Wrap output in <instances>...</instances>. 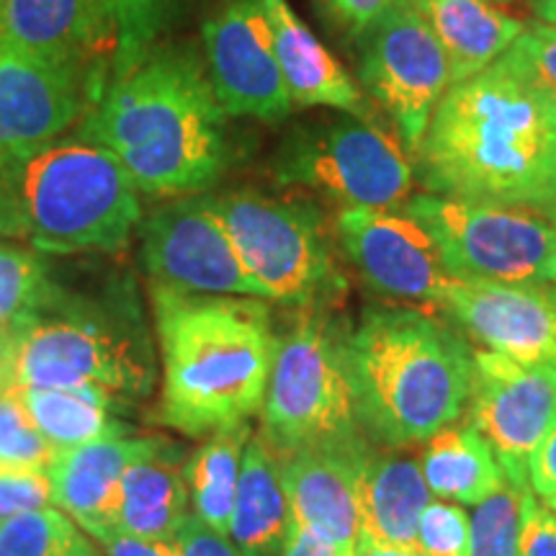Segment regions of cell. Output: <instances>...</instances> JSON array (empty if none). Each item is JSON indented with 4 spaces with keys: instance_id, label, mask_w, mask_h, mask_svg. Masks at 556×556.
Returning <instances> with one entry per match:
<instances>
[{
    "instance_id": "cell-1",
    "label": "cell",
    "mask_w": 556,
    "mask_h": 556,
    "mask_svg": "<svg viewBox=\"0 0 556 556\" xmlns=\"http://www.w3.org/2000/svg\"><path fill=\"white\" fill-rule=\"evenodd\" d=\"M227 119L197 47L155 45L103 86L75 137L106 150L139 193L178 199L225 176Z\"/></svg>"
},
{
    "instance_id": "cell-2",
    "label": "cell",
    "mask_w": 556,
    "mask_h": 556,
    "mask_svg": "<svg viewBox=\"0 0 556 556\" xmlns=\"http://www.w3.org/2000/svg\"><path fill=\"white\" fill-rule=\"evenodd\" d=\"M415 180L428 193L556 208V101L492 62L438 103L415 150Z\"/></svg>"
},
{
    "instance_id": "cell-3",
    "label": "cell",
    "mask_w": 556,
    "mask_h": 556,
    "mask_svg": "<svg viewBox=\"0 0 556 556\" xmlns=\"http://www.w3.org/2000/svg\"><path fill=\"white\" fill-rule=\"evenodd\" d=\"M11 336V392L90 389L135 407L155 392V340L127 268L75 276L54 263L50 287Z\"/></svg>"
},
{
    "instance_id": "cell-4",
    "label": "cell",
    "mask_w": 556,
    "mask_h": 556,
    "mask_svg": "<svg viewBox=\"0 0 556 556\" xmlns=\"http://www.w3.org/2000/svg\"><path fill=\"white\" fill-rule=\"evenodd\" d=\"M163 389L152 420L206 438L261 413L276 332L266 299L150 287Z\"/></svg>"
},
{
    "instance_id": "cell-5",
    "label": "cell",
    "mask_w": 556,
    "mask_h": 556,
    "mask_svg": "<svg viewBox=\"0 0 556 556\" xmlns=\"http://www.w3.org/2000/svg\"><path fill=\"white\" fill-rule=\"evenodd\" d=\"M343 353L358 422L381 448L426 443L469 409L475 351L426 312L366 307Z\"/></svg>"
},
{
    "instance_id": "cell-6",
    "label": "cell",
    "mask_w": 556,
    "mask_h": 556,
    "mask_svg": "<svg viewBox=\"0 0 556 556\" xmlns=\"http://www.w3.org/2000/svg\"><path fill=\"white\" fill-rule=\"evenodd\" d=\"M142 222L127 170L80 137L0 157V238L45 255H111Z\"/></svg>"
},
{
    "instance_id": "cell-7",
    "label": "cell",
    "mask_w": 556,
    "mask_h": 556,
    "mask_svg": "<svg viewBox=\"0 0 556 556\" xmlns=\"http://www.w3.org/2000/svg\"><path fill=\"white\" fill-rule=\"evenodd\" d=\"M345 330L325 307H302L278 336L261 407V438L278 456L302 448H366L348 379Z\"/></svg>"
},
{
    "instance_id": "cell-8",
    "label": "cell",
    "mask_w": 556,
    "mask_h": 556,
    "mask_svg": "<svg viewBox=\"0 0 556 556\" xmlns=\"http://www.w3.org/2000/svg\"><path fill=\"white\" fill-rule=\"evenodd\" d=\"M238 250L242 266L270 302L328 307L345 294L323 212L307 199H278L261 191L208 197Z\"/></svg>"
},
{
    "instance_id": "cell-9",
    "label": "cell",
    "mask_w": 556,
    "mask_h": 556,
    "mask_svg": "<svg viewBox=\"0 0 556 556\" xmlns=\"http://www.w3.org/2000/svg\"><path fill=\"white\" fill-rule=\"evenodd\" d=\"M276 184L317 191L343 208H394L413 197L407 150L374 119L325 116L299 124L270 160Z\"/></svg>"
},
{
    "instance_id": "cell-10",
    "label": "cell",
    "mask_w": 556,
    "mask_h": 556,
    "mask_svg": "<svg viewBox=\"0 0 556 556\" xmlns=\"http://www.w3.org/2000/svg\"><path fill=\"white\" fill-rule=\"evenodd\" d=\"M402 212L428 229L454 278L556 283V232L544 214L428 191L413 193Z\"/></svg>"
},
{
    "instance_id": "cell-11",
    "label": "cell",
    "mask_w": 556,
    "mask_h": 556,
    "mask_svg": "<svg viewBox=\"0 0 556 556\" xmlns=\"http://www.w3.org/2000/svg\"><path fill=\"white\" fill-rule=\"evenodd\" d=\"M356 45L361 86L384 106L400 144L415 155L451 88V67L435 34L409 0H400Z\"/></svg>"
},
{
    "instance_id": "cell-12",
    "label": "cell",
    "mask_w": 556,
    "mask_h": 556,
    "mask_svg": "<svg viewBox=\"0 0 556 556\" xmlns=\"http://www.w3.org/2000/svg\"><path fill=\"white\" fill-rule=\"evenodd\" d=\"M139 263L150 287L184 294L266 299L229 240L208 193L170 199L142 214Z\"/></svg>"
},
{
    "instance_id": "cell-13",
    "label": "cell",
    "mask_w": 556,
    "mask_h": 556,
    "mask_svg": "<svg viewBox=\"0 0 556 556\" xmlns=\"http://www.w3.org/2000/svg\"><path fill=\"white\" fill-rule=\"evenodd\" d=\"M204 62L227 116L283 122L294 114L263 0H225L201 26Z\"/></svg>"
},
{
    "instance_id": "cell-14",
    "label": "cell",
    "mask_w": 556,
    "mask_h": 556,
    "mask_svg": "<svg viewBox=\"0 0 556 556\" xmlns=\"http://www.w3.org/2000/svg\"><path fill=\"white\" fill-rule=\"evenodd\" d=\"M469 420L492 443L507 479L528 484V456L556 428V366L475 351Z\"/></svg>"
},
{
    "instance_id": "cell-15",
    "label": "cell",
    "mask_w": 556,
    "mask_h": 556,
    "mask_svg": "<svg viewBox=\"0 0 556 556\" xmlns=\"http://www.w3.org/2000/svg\"><path fill=\"white\" fill-rule=\"evenodd\" d=\"M336 235L366 287L387 299L438 304L454 281L428 229L402 208H340Z\"/></svg>"
},
{
    "instance_id": "cell-16",
    "label": "cell",
    "mask_w": 556,
    "mask_h": 556,
    "mask_svg": "<svg viewBox=\"0 0 556 556\" xmlns=\"http://www.w3.org/2000/svg\"><path fill=\"white\" fill-rule=\"evenodd\" d=\"M438 304L484 351L520 364H556V283L454 278Z\"/></svg>"
},
{
    "instance_id": "cell-17",
    "label": "cell",
    "mask_w": 556,
    "mask_h": 556,
    "mask_svg": "<svg viewBox=\"0 0 556 556\" xmlns=\"http://www.w3.org/2000/svg\"><path fill=\"white\" fill-rule=\"evenodd\" d=\"M0 41L45 65L83 75L96 99L109 80L114 29L106 0H5Z\"/></svg>"
},
{
    "instance_id": "cell-18",
    "label": "cell",
    "mask_w": 556,
    "mask_h": 556,
    "mask_svg": "<svg viewBox=\"0 0 556 556\" xmlns=\"http://www.w3.org/2000/svg\"><path fill=\"white\" fill-rule=\"evenodd\" d=\"M93 103L96 90L83 75L45 65L0 41V157L54 142Z\"/></svg>"
},
{
    "instance_id": "cell-19",
    "label": "cell",
    "mask_w": 556,
    "mask_h": 556,
    "mask_svg": "<svg viewBox=\"0 0 556 556\" xmlns=\"http://www.w3.org/2000/svg\"><path fill=\"white\" fill-rule=\"evenodd\" d=\"M371 448L374 443L358 451L302 448L278 456L294 523L348 556L361 541V475Z\"/></svg>"
},
{
    "instance_id": "cell-20",
    "label": "cell",
    "mask_w": 556,
    "mask_h": 556,
    "mask_svg": "<svg viewBox=\"0 0 556 556\" xmlns=\"http://www.w3.org/2000/svg\"><path fill=\"white\" fill-rule=\"evenodd\" d=\"M152 435H119L54 456L50 477L52 505L78 523L90 539L116 533V505L124 475L150 446Z\"/></svg>"
},
{
    "instance_id": "cell-21",
    "label": "cell",
    "mask_w": 556,
    "mask_h": 556,
    "mask_svg": "<svg viewBox=\"0 0 556 556\" xmlns=\"http://www.w3.org/2000/svg\"><path fill=\"white\" fill-rule=\"evenodd\" d=\"M189 451L168 435H152L148 451L127 469L116 505V533L173 544L191 513L186 484Z\"/></svg>"
},
{
    "instance_id": "cell-22",
    "label": "cell",
    "mask_w": 556,
    "mask_h": 556,
    "mask_svg": "<svg viewBox=\"0 0 556 556\" xmlns=\"http://www.w3.org/2000/svg\"><path fill=\"white\" fill-rule=\"evenodd\" d=\"M263 5H266L270 31H274L278 67H281L294 106H328L358 116V119H371L364 90L332 58L328 47L309 31V26L296 16L289 0H263Z\"/></svg>"
},
{
    "instance_id": "cell-23",
    "label": "cell",
    "mask_w": 556,
    "mask_h": 556,
    "mask_svg": "<svg viewBox=\"0 0 556 556\" xmlns=\"http://www.w3.org/2000/svg\"><path fill=\"white\" fill-rule=\"evenodd\" d=\"M430 503V490L417 458L368 451L361 475V541L415 552L417 526Z\"/></svg>"
},
{
    "instance_id": "cell-24",
    "label": "cell",
    "mask_w": 556,
    "mask_h": 556,
    "mask_svg": "<svg viewBox=\"0 0 556 556\" xmlns=\"http://www.w3.org/2000/svg\"><path fill=\"white\" fill-rule=\"evenodd\" d=\"M294 531L281 458L263 441L250 438L242 456L238 495L229 518V541L245 556H281Z\"/></svg>"
},
{
    "instance_id": "cell-25",
    "label": "cell",
    "mask_w": 556,
    "mask_h": 556,
    "mask_svg": "<svg viewBox=\"0 0 556 556\" xmlns=\"http://www.w3.org/2000/svg\"><path fill=\"white\" fill-rule=\"evenodd\" d=\"M409 3L426 18L446 54L451 86L484 73L526 29L523 21L500 11L492 0H409Z\"/></svg>"
},
{
    "instance_id": "cell-26",
    "label": "cell",
    "mask_w": 556,
    "mask_h": 556,
    "mask_svg": "<svg viewBox=\"0 0 556 556\" xmlns=\"http://www.w3.org/2000/svg\"><path fill=\"white\" fill-rule=\"evenodd\" d=\"M417 464L430 495L458 505L475 507L507 484L495 448L469 417L430 435Z\"/></svg>"
},
{
    "instance_id": "cell-27",
    "label": "cell",
    "mask_w": 556,
    "mask_h": 556,
    "mask_svg": "<svg viewBox=\"0 0 556 556\" xmlns=\"http://www.w3.org/2000/svg\"><path fill=\"white\" fill-rule=\"evenodd\" d=\"M34 426L47 438L54 454L103 441V438L139 435L135 405L90 389H18Z\"/></svg>"
},
{
    "instance_id": "cell-28",
    "label": "cell",
    "mask_w": 556,
    "mask_h": 556,
    "mask_svg": "<svg viewBox=\"0 0 556 556\" xmlns=\"http://www.w3.org/2000/svg\"><path fill=\"white\" fill-rule=\"evenodd\" d=\"M250 438H253L250 420L229 422L208 433L204 443L189 451V458H186L191 513L222 536L229 533L242 456H245Z\"/></svg>"
},
{
    "instance_id": "cell-29",
    "label": "cell",
    "mask_w": 556,
    "mask_h": 556,
    "mask_svg": "<svg viewBox=\"0 0 556 556\" xmlns=\"http://www.w3.org/2000/svg\"><path fill=\"white\" fill-rule=\"evenodd\" d=\"M0 556H103L88 536L60 507L47 505L0 520Z\"/></svg>"
},
{
    "instance_id": "cell-30",
    "label": "cell",
    "mask_w": 556,
    "mask_h": 556,
    "mask_svg": "<svg viewBox=\"0 0 556 556\" xmlns=\"http://www.w3.org/2000/svg\"><path fill=\"white\" fill-rule=\"evenodd\" d=\"M178 0H106L114 29L109 80L137 65L168 31ZM106 80V83H109Z\"/></svg>"
},
{
    "instance_id": "cell-31",
    "label": "cell",
    "mask_w": 556,
    "mask_h": 556,
    "mask_svg": "<svg viewBox=\"0 0 556 556\" xmlns=\"http://www.w3.org/2000/svg\"><path fill=\"white\" fill-rule=\"evenodd\" d=\"M531 484L507 479L503 490L475 505L469 518L467 556H520V528H523V497Z\"/></svg>"
},
{
    "instance_id": "cell-32",
    "label": "cell",
    "mask_w": 556,
    "mask_h": 556,
    "mask_svg": "<svg viewBox=\"0 0 556 556\" xmlns=\"http://www.w3.org/2000/svg\"><path fill=\"white\" fill-rule=\"evenodd\" d=\"M54 274L50 255L0 238V328H11L39 302Z\"/></svg>"
},
{
    "instance_id": "cell-33",
    "label": "cell",
    "mask_w": 556,
    "mask_h": 556,
    "mask_svg": "<svg viewBox=\"0 0 556 556\" xmlns=\"http://www.w3.org/2000/svg\"><path fill=\"white\" fill-rule=\"evenodd\" d=\"M54 448L34 426L18 392L0 394V471H47Z\"/></svg>"
},
{
    "instance_id": "cell-34",
    "label": "cell",
    "mask_w": 556,
    "mask_h": 556,
    "mask_svg": "<svg viewBox=\"0 0 556 556\" xmlns=\"http://www.w3.org/2000/svg\"><path fill=\"white\" fill-rule=\"evenodd\" d=\"M495 65L556 101V24L526 26Z\"/></svg>"
},
{
    "instance_id": "cell-35",
    "label": "cell",
    "mask_w": 556,
    "mask_h": 556,
    "mask_svg": "<svg viewBox=\"0 0 556 556\" xmlns=\"http://www.w3.org/2000/svg\"><path fill=\"white\" fill-rule=\"evenodd\" d=\"M415 552L420 556H467L469 513L448 500H430L417 526Z\"/></svg>"
},
{
    "instance_id": "cell-36",
    "label": "cell",
    "mask_w": 556,
    "mask_h": 556,
    "mask_svg": "<svg viewBox=\"0 0 556 556\" xmlns=\"http://www.w3.org/2000/svg\"><path fill=\"white\" fill-rule=\"evenodd\" d=\"M52 505L47 471H0V520Z\"/></svg>"
},
{
    "instance_id": "cell-37",
    "label": "cell",
    "mask_w": 556,
    "mask_h": 556,
    "mask_svg": "<svg viewBox=\"0 0 556 556\" xmlns=\"http://www.w3.org/2000/svg\"><path fill=\"white\" fill-rule=\"evenodd\" d=\"M315 3L330 26L356 41L400 0H315Z\"/></svg>"
},
{
    "instance_id": "cell-38",
    "label": "cell",
    "mask_w": 556,
    "mask_h": 556,
    "mask_svg": "<svg viewBox=\"0 0 556 556\" xmlns=\"http://www.w3.org/2000/svg\"><path fill=\"white\" fill-rule=\"evenodd\" d=\"M520 556H556V516L544 503H536L533 490L523 497Z\"/></svg>"
},
{
    "instance_id": "cell-39",
    "label": "cell",
    "mask_w": 556,
    "mask_h": 556,
    "mask_svg": "<svg viewBox=\"0 0 556 556\" xmlns=\"http://www.w3.org/2000/svg\"><path fill=\"white\" fill-rule=\"evenodd\" d=\"M170 546L176 556H245L229 541V536H222L193 513H189V518L184 520Z\"/></svg>"
},
{
    "instance_id": "cell-40",
    "label": "cell",
    "mask_w": 556,
    "mask_h": 556,
    "mask_svg": "<svg viewBox=\"0 0 556 556\" xmlns=\"http://www.w3.org/2000/svg\"><path fill=\"white\" fill-rule=\"evenodd\" d=\"M528 484L539 497H548L556 492V428L533 448L526 464Z\"/></svg>"
},
{
    "instance_id": "cell-41",
    "label": "cell",
    "mask_w": 556,
    "mask_h": 556,
    "mask_svg": "<svg viewBox=\"0 0 556 556\" xmlns=\"http://www.w3.org/2000/svg\"><path fill=\"white\" fill-rule=\"evenodd\" d=\"M103 556H176L168 544H152V541H139L124 533H109L96 541Z\"/></svg>"
},
{
    "instance_id": "cell-42",
    "label": "cell",
    "mask_w": 556,
    "mask_h": 556,
    "mask_svg": "<svg viewBox=\"0 0 556 556\" xmlns=\"http://www.w3.org/2000/svg\"><path fill=\"white\" fill-rule=\"evenodd\" d=\"M281 556H348V554L340 552L338 546H332L330 541L317 536V533H312L309 528H302L294 523V531H291Z\"/></svg>"
},
{
    "instance_id": "cell-43",
    "label": "cell",
    "mask_w": 556,
    "mask_h": 556,
    "mask_svg": "<svg viewBox=\"0 0 556 556\" xmlns=\"http://www.w3.org/2000/svg\"><path fill=\"white\" fill-rule=\"evenodd\" d=\"M13 368V336L11 328H0V394L11 392Z\"/></svg>"
},
{
    "instance_id": "cell-44",
    "label": "cell",
    "mask_w": 556,
    "mask_h": 556,
    "mask_svg": "<svg viewBox=\"0 0 556 556\" xmlns=\"http://www.w3.org/2000/svg\"><path fill=\"white\" fill-rule=\"evenodd\" d=\"M353 556H420L417 552H407V548H384L374 544H358Z\"/></svg>"
},
{
    "instance_id": "cell-45",
    "label": "cell",
    "mask_w": 556,
    "mask_h": 556,
    "mask_svg": "<svg viewBox=\"0 0 556 556\" xmlns=\"http://www.w3.org/2000/svg\"><path fill=\"white\" fill-rule=\"evenodd\" d=\"M533 13L544 24H556V0H533Z\"/></svg>"
},
{
    "instance_id": "cell-46",
    "label": "cell",
    "mask_w": 556,
    "mask_h": 556,
    "mask_svg": "<svg viewBox=\"0 0 556 556\" xmlns=\"http://www.w3.org/2000/svg\"><path fill=\"white\" fill-rule=\"evenodd\" d=\"M541 500H544V505H546L548 510H552L554 516H556V492H554V495H548V497H541Z\"/></svg>"
},
{
    "instance_id": "cell-47",
    "label": "cell",
    "mask_w": 556,
    "mask_h": 556,
    "mask_svg": "<svg viewBox=\"0 0 556 556\" xmlns=\"http://www.w3.org/2000/svg\"><path fill=\"white\" fill-rule=\"evenodd\" d=\"M552 225H554V232H556V208H554V214H552Z\"/></svg>"
},
{
    "instance_id": "cell-48",
    "label": "cell",
    "mask_w": 556,
    "mask_h": 556,
    "mask_svg": "<svg viewBox=\"0 0 556 556\" xmlns=\"http://www.w3.org/2000/svg\"><path fill=\"white\" fill-rule=\"evenodd\" d=\"M492 3H510V0H492Z\"/></svg>"
},
{
    "instance_id": "cell-49",
    "label": "cell",
    "mask_w": 556,
    "mask_h": 556,
    "mask_svg": "<svg viewBox=\"0 0 556 556\" xmlns=\"http://www.w3.org/2000/svg\"><path fill=\"white\" fill-rule=\"evenodd\" d=\"M3 3H5V0H0V9H3Z\"/></svg>"
},
{
    "instance_id": "cell-50",
    "label": "cell",
    "mask_w": 556,
    "mask_h": 556,
    "mask_svg": "<svg viewBox=\"0 0 556 556\" xmlns=\"http://www.w3.org/2000/svg\"><path fill=\"white\" fill-rule=\"evenodd\" d=\"M554 366H556V364H554Z\"/></svg>"
}]
</instances>
